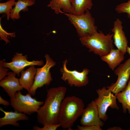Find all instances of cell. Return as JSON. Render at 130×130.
Here are the masks:
<instances>
[{
	"label": "cell",
	"instance_id": "6da1fadb",
	"mask_svg": "<svg viewBox=\"0 0 130 130\" xmlns=\"http://www.w3.org/2000/svg\"><path fill=\"white\" fill-rule=\"evenodd\" d=\"M66 88L64 86L50 88L47 91L43 105L37 112L39 123L43 125L58 123V116L61 103L65 98Z\"/></svg>",
	"mask_w": 130,
	"mask_h": 130
},
{
	"label": "cell",
	"instance_id": "7a4b0ae2",
	"mask_svg": "<svg viewBox=\"0 0 130 130\" xmlns=\"http://www.w3.org/2000/svg\"><path fill=\"white\" fill-rule=\"evenodd\" d=\"M84 104L81 98L74 96L65 98L61 104L58 116V123L65 129L71 127L84 109Z\"/></svg>",
	"mask_w": 130,
	"mask_h": 130
},
{
	"label": "cell",
	"instance_id": "3957f363",
	"mask_svg": "<svg viewBox=\"0 0 130 130\" xmlns=\"http://www.w3.org/2000/svg\"><path fill=\"white\" fill-rule=\"evenodd\" d=\"M113 33L106 35L99 31L87 37H80L82 45L100 57L106 55L114 48L113 39Z\"/></svg>",
	"mask_w": 130,
	"mask_h": 130
},
{
	"label": "cell",
	"instance_id": "277c9868",
	"mask_svg": "<svg viewBox=\"0 0 130 130\" xmlns=\"http://www.w3.org/2000/svg\"><path fill=\"white\" fill-rule=\"evenodd\" d=\"M71 23L76 29L80 37L90 36L97 32L94 18L89 10L79 15L65 13Z\"/></svg>",
	"mask_w": 130,
	"mask_h": 130
},
{
	"label": "cell",
	"instance_id": "5b68a950",
	"mask_svg": "<svg viewBox=\"0 0 130 130\" xmlns=\"http://www.w3.org/2000/svg\"><path fill=\"white\" fill-rule=\"evenodd\" d=\"M29 93L23 95L20 91L17 92L14 97L10 98V104L15 111L29 115L37 112L44 102L39 101L32 98Z\"/></svg>",
	"mask_w": 130,
	"mask_h": 130
},
{
	"label": "cell",
	"instance_id": "8992f818",
	"mask_svg": "<svg viewBox=\"0 0 130 130\" xmlns=\"http://www.w3.org/2000/svg\"><path fill=\"white\" fill-rule=\"evenodd\" d=\"M96 91L98 97L94 100L99 116L102 120L105 122L108 119L106 112L108 107L117 110L119 109L117 103V99L115 95L105 86L97 90Z\"/></svg>",
	"mask_w": 130,
	"mask_h": 130
},
{
	"label": "cell",
	"instance_id": "52a82bcc",
	"mask_svg": "<svg viewBox=\"0 0 130 130\" xmlns=\"http://www.w3.org/2000/svg\"><path fill=\"white\" fill-rule=\"evenodd\" d=\"M46 62L42 67L37 68L33 84L28 92L32 95L34 96L38 88H40L44 85H48L52 80L50 69L55 65L56 63L50 57L46 54L45 56Z\"/></svg>",
	"mask_w": 130,
	"mask_h": 130
},
{
	"label": "cell",
	"instance_id": "ba28073f",
	"mask_svg": "<svg viewBox=\"0 0 130 130\" xmlns=\"http://www.w3.org/2000/svg\"><path fill=\"white\" fill-rule=\"evenodd\" d=\"M67 60L66 59L63 62L62 67L60 69L62 76L61 78L67 82L71 86L76 87L85 86L89 82L88 76L90 71L87 68L83 70L81 72L76 70L70 71L67 69L66 65Z\"/></svg>",
	"mask_w": 130,
	"mask_h": 130
},
{
	"label": "cell",
	"instance_id": "9c48e42d",
	"mask_svg": "<svg viewBox=\"0 0 130 130\" xmlns=\"http://www.w3.org/2000/svg\"><path fill=\"white\" fill-rule=\"evenodd\" d=\"M114 73L117 76L116 81L106 88L115 94L124 90L127 85L130 78V58L119 65L114 71Z\"/></svg>",
	"mask_w": 130,
	"mask_h": 130
},
{
	"label": "cell",
	"instance_id": "30bf717a",
	"mask_svg": "<svg viewBox=\"0 0 130 130\" xmlns=\"http://www.w3.org/2000/svg\"><path fill=\"white\" fill-rule=\"evenodd\" d=\"M27 58L26 55L23 56L22 53H16L12 58V61L11 62L6 63L4 59L0 61V63L4 67L8 68L12 70L18 76H20V73L27 66L32 65L41 66L44 64L43 60L29 61L27 60Z\"/></svg>",
	"mask_w": 130,
	"mask_h": 130
},
{
	"label": "cell",
	"instance_id": "8fae6325",
	"mask_svg": "<svg viewBox=\"0 0 130 130\" xmlns=\"http://www.w3.org/2000/svg\"><path fill=\"white\" fill-rule=\"evenodd\" d=\"M80 120L82 126L95 125L102 127L104 123L100 118L97 105L95 100L89 104L84 109Z\"/></svg>",
	"mask_w": 130,
	"mask_h": 130
},
{
	"label": "cell",
	"instance_id": "7c38bea8",
	"mask_svg": "<svg viewBox=\"0 0 130 130\" xmlns=\"http://www.w3.org/2000/svg\"><path fill=\"white\" fill-rule=\"evenodd\" d=\"M123 29L122 21L117 18L113 23L112 29L113 34L112 38L114 43L117 49L124 55L128 46V42Z\"/></svg>",
	"mask_w": 130,
	"mask_h": 130
},
{
	"label": "cell",
	"instance_id": "4fadbf2b",
	"mask_svg": "<svg viewBox=\"0 0 130 130\" xmlns=\"http://www.w3.org/2000/svg\"><path fill=\"white\" fill-rule=\"evenodd\" d=\"M16 74L13 72H8L7 76L0 80V86L10 98H13L16 92L23 89L20 84L19 79L15 77Z\"/></svg>",
	"mask_w": 130,
	"mask_h": 130
},
{
	"label": "cell",
	"instance_id": "5bb4252c",
	"mask_svg": "<svg viewBox=\"0 0 130 130\" xmlns=\"http://www.w3.org/2000/svg\"><path fill=\"white\" fill-rule=\"evenodd\" d=\"M0 110L4 113V116L0 118V127L7 125H11L17 127L20 124L17 122L20 120H27L29 119L26 114L15 111L14 112L6 111L1 107Z\"/></svg>",
	"mask_w": 130,
	"mask_h": 130
},
{
	"label": "cell",
	"instance_id": "9a60e30c",
	"mask_svg": "<svg viewBox=\"0 0 130 130\" xmlns=\"http://www.w3.org/2000/svg\"><path fill=\"white\" fill-rule=\"evenodd\" d=\"M124 55L120 50L114 48L107 54L101 57V58L102 61L107 64L111 69L114 71L124 60Z\"/></svg>",
	"mask_w": 130,
	"mask_h": 130
},
{
	"label": "cell",
	"instance_id": "2e32d148",
	"mask_svg": "<svg viewBox=\"0 0 130 130\" xmlns=\"http://www.w3.org/2000/svg\"><path fill=\"white\" fill-rule=\"evenodd\" d=\"M36 71V69L34 65H32L26 70H23L21 72V75L19 79L20 84L28 92L33 84Z\"/></svg>",
	"mask_w": 130,
	"mask_h": 130
},
{
	"label": "cell",
	"instance_id": "e0dca14e",
	"mask_svg": "<svg viewBox=\"0 0 130 130\" xmlns=\"http://www.w3.org/2000/svg\"><path fill=\"white\" fill-rule=\"evenodd\" d=\"M71 0H51L47 6L57 14L65 13L72 14Z\"/></svg>",
	"mask_w": 130,
	"mask_h": 130
},
{
	"label": "cell",
	"instance_id": "ac0fdd59",
	"mask_svg": "<svg viewBox=\"0 0 130 130\" xmlns=\"http://www.w3.org/2000/svg\"><path fill=\"white\" fill-rule=\"evenodd\" d=\"M35 3V0H18L14 7L11 10L10 18L13 20L19 19L20 17V13L21 11H27L28 7Z\"/></svg>",
	"mask_w": 130,
	"mask_h": 130
},
{
	"label": "cell",
	"instance_id": "d6986e66",
	"mask_svg": "<svg viewBox=\"0 0 130 130\" xmlns=\"http://www.w3.org/2000/svg\"><path fill=\"white\" fill-rule=\"evenodd\" d=\"M115 95L118 102L122 104L123 112L125 114L127 110L130 115V78L125 89Z\"/></svg>",
	"mask_w": 130,
	"mask_h": 130
},
{
	"label": "cell",
	"instance_id": "ffe728a7",
	"mask_svg": "<svg viewBox=\"0 0 130 130\" xmlns=\"http://www.w3.org/2000/svg\"><path fill=\"white\" fill-rule=\"evenodd\" d=\"M72 14H81L91 9L93 5L92 0H71Z\"/></svg>",
	"mask_w": 130,
	"mask_h": 130
},
{
	"label": "cell",
	"instance_id": "44dd1931",
	"mask_svg": "<svg viewBox=\"0 0 130 130\" xmlns=\"http://www.w3.org/2000/svg\"><path fill=\"white\" fill-rule=\"evenodd\" d=\"M15 1L9 0L6 2L0 3V13H5L7 20H9L10 18L11 10L16 2Z\"/></svg>",
	"mask_w": 130,
	"mask_h": 130
},
{
	"label": "cell",
	"instance_id": "7402d4cb",
	"mask_svg": "<svg viewBox=\"0 0 130 130\" xmlns=\"http://www.w3.org/2000/svg\"><path fill=\"white\" fill-rule=\"evenodd\" d=\"M118 13H126L128 18L130 19V0L126 2H123L117 5L115 9Z\"/></svg>",
	"mask_w": 130,
	"mask_h": 130
},
{
	"label": "cell",
	"instance_id": "603a6c76",
	"mask_svg": "<svg viewBox=\"0 0 130 130\" xmlns=\"http://www.w3.org/2000/svg\"><path fill=\"white\" fill-rule=\"evenodd\" d=\"M2 17L0 18V40H4L6 44L10 42L8 38L10 37L11 38L15 37L16 36L15 32L9 33L6 31L2 27L1 24V19Z\"/></svg>",
	"mask_w": 130,
	"mask_h": 130
},
{
	"label": "cell",
	"instance_id": "cb8c5ba5",
	"mask_svg": "<svg viewBox=\"0 0 130 130\" xmlns=\"http://www.w3.org/2000/svg\"><path fill=\"white\" fill-rule=\"evenodd\" d=\"M60 126V124L58 123L54 124H46L44 125V126L41 128L35 126L33 127V129L34 130H56Z\"/></svg>",
	"mask_w": 130,
	"mask_h": 130
},
{
	"label": "cell",
	"instance_id": "d4e9b609",
	"mask_svg": "<svg viewBox=\"0 0 130 130\" xmlns=\"http://www.w3.org/2000/svg\"><path fill=\"white\" fill-rule=\"evenodd\" d=\"M78 129L79 130H102L101 127L95 125L88 126L78 125Z\"/></svg>",
	"mask_w": 130,
	"mask_h": 130
},
{
	"label": "cell",
	"instance_id": "484cf974",
	"mask_svg": "<svg viewBox=\"0 0 130 130\" xmlns=\"http://www.w3.org/2000/svg\"><path fill=\"white\" fill-rule=\"evenodd\" d=\"M9 70L4 66L0 63V80L4 78L7 75V71Z\"/></svg>",
	"mask_w": 130,
	"mask_h": 130
},
{
	"label": "cell",
	"instance_id": "4316f807",
	"mask_svg": "<svg viewBox=\"0 0 130 130\" xmlns=\"http://www.w3.org/2000/svg\"><path fill=\"white\" fill-rule=\"evenodd\" d=\"M0 104L3 105L5 106H8L10 104V103L8 101L3 99L0 96Z\"/></svg>",
	"mask_w": 130,
	"mask_h": 130
},
{
	"label": "cell",
	"instance_id": "83f0119b",
	"mask_svg": "<svg viewBox=\"0 0 130 130\" xmlns=\"http://www.w3.org/2000/svg\"><path fill=\"white\" fill-rule=\"evenodd\" d=\"M122 129L119 127H110L108 128L107 130H123Z\"/></svg>",
	"mask_w": 130,
	"mask_h": 130
},
{
	"label": "cell",
	"instance_id": "f1b7e54d",
	"mask_svg": "<svg viewBox=\"0 0 130 130\" xmlns=\"http://www.w3.org/2000/svg\"><path fill=\"white\" fill-rule=\"evenodd\" d=\"M126 52H127L130 55V47L128 46L126 49Z\"/></svg>",
	"mask_w": 130,
	"mask_h": 130
}]
</instances>
